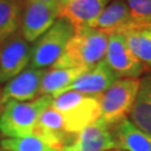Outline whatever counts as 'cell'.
Returning <instances> with one entry per match:
<instances>
[{"label":"cell","mask_w":151,"mask_h":151,"mask_svg":"<svg viewBox=\"0 0 151 151\" xmlns=\"http://www.w3.org/2000/svg\"><path fill=\"white\" fill-rule=\"evenodd\" d=\"M109 34L90 27L76 28L64 53L52 67L88 70L104 58Z\"/></svg>","instance_id":"6da1fadb"},{"label":"cell","mask_w":151,"mask_h":151,"mask_svg":"<svg viewBox=\"0 0 151 151\" xmlns=\"http://www.w3.org/2000/svg\"><path fill=\"white\" fill-rule=\"evenodd\" d=\"M53 97L42 95L34 101L10 100L2 104L0 112V134L5 138H22L35 132L38 119L52 105Z\"/></svg>","instance_id":"7a4b0ae2"},{"label":"cell","mask_w":151,"mask_h":151,"mask_svg":"<svg viewBox=\"0 0 151 151\" xmlns=\"http://www.w3.org/2000/svg\"><path fill=\"white\" fill-rule=\"evenodd\" d=\"M50 106L62 114L67 133L76 134L100 119L101 95L91 96L67 91L54 97Z\"/></svg>","instance_id":"3957f363"},{"label":"cell","mask_w":151,"mask_h":151,"mask_svg":"<svg viewBox=\"0 0 151 151\" xmlns=\"http://www.w3.org/2000/svg\"><path fill=\"white\" fill-rule=\"evenodd\" d=\"M75 32V28L66 19L58 17L54 25L35 42L29 67L45 70L58 60L65 47Z\"/></svg>","instance_id":"277c9868"},{"label":"cell","mask_w":151,"mask_h":151,"mask_svg":"<svg viewBox=\"0 0 151 151\" xmlns=\"http://www.w3.org/2000/svg\"><path fill=\"white\" fill-rule=\"evenodd\" d=\"M140 80L121 78L116 80L101 95V115L100 121L114 125L130 114L134 104L139 90Z\"/></svg>","instance_id":"5b68a950"},{"label":"cell","mask_w":151,"mask_h":151,"mask_svg":"<svg viewBox=\"0 0 151 151\" xmlns=\"http://www.w3.org/2000/svg\"><path fill=\"white\" fill-rule=\"evenodd\" d=\"M104 62L116 77L122 78H138L145 68L142 63L132 54L124 36L120 32L109 34Z\"/></svg>","instance_id":"8992f818"},{"label":"cell","mask_w":151,"mask_h":151,"mask_svg":"<svg viewBox=\"0 0 151 151\" xmlns=\"http://www.w3.org/2000/svg\"><path fill=\"white\" fill-rule=\"evenodd\" d=\"M32 46L20 34L8 38L0 49V83L9 82L27 68L32 60Z\"/></svg>","instance_id":"52a82bcc"},{"label":"cell","mask_w":151,"mask_h":151,"mask_svg":"<svg viewBox=\"0 0 151 151\" xmlns=\"http://www.w3.org/2000/svg\"><path fill=\"white\" fill-rule=\"evenodd\" d=\"M60 17V8L35 0H28L22 19V35L28 43H35Z\"/></svg>","instance_id":"ba28073f"},{"label":"cell","mask_w":151,"mask_h":151,"mask_svg":"<svg viewBox=\"0 0 151 151\" xmlns=\"http://www.w3.org/2000/svg\"><path fill=\"white\" fill-rule=\"evenodd\" d=\"M45 73L46 70L28 67L16 77L7 82L6 86L1 91L2 104L10 100L18 102H29L36 100L40 94L42 80Z\"/></svg>","instance_id":"9c48e42d"},{"label":"cell","mask_w":151,"mask_h":151,"mask_svg":"<svg viewBox=\"0 0 151 151\" xmlns=\"http://www.w3.org/2000/svg\"><path fill=\"white\" fill-rule=\"evenodd\" d=\"M116 78L118 77L113 70L103 60L81 74L70 85L65 88L64 92L76 91L85 95L99 96L102 95L116 81Z\"/></svg>","instance_id":"30bf717a"},{"label":"cell","mask_w":151,"mask_h":151,"mask_svg":"<svg viewBox=\"0 0 151 151\" xmlns=\"http://www.w3.org/2000/svg\"><path fill=\"white\" fill-rule=\"evenodd\" d=\"M116 149L113 134L108 124L97 120L87 125L62 151H108Z\"/></svg>","instance_id":"8fae6325"},{"label":"cell","mask_w":151,"mask_h":151,"mask_svg":"<svg viewBox=\"0 0 151 151\" xmlns=\"http://www.w3.org/2000/svg\"><path fill=\"white\" fill-rule=\"evenodd\" d=\"M35 134L42 137L55 150L62 151L70 142V134L65 130L62 114L49 106L39 116Z\"/></svg>","instance_id":"7c38bea8"},{"label":"cell","mask_w":151,"mask_h":151,"mask_svg":"<svg viewBox=\"0 0 151 151\" xmlns=\"http://www.w3.org/2000/svg\"><path fill=\"white\" fill-rule=\"evenodd\" d=\"M111 0H72L60 7V17L73 27H88Z\"/></svg>","instance_id":"4fadbf2b"},{"label":"cell","mask_w":151,"mask_h":151,"mask_svg":"<svg viewBox=\"0 0 151 151\" xmlns=\"http://www.w3.org/2000/svg\"><path fill=\"white\" fill-rule=\"evenodd\" d=\"M114 32L122 34L132 54L143 66L151 67V22H130Z\"/></svg>","instance_id":"5bb4252c"},{"label":"cell","mask_w":151,"mask_h":151,"mask_svg":"<svg viewBox=\"0 0 151 151\" xmlns=\"http://www.w3.org/2000/svg\"><path fill=\"white\" fill-rule=\"evenodd\" d=\"M112 134L118 150L151 151V134L138 129L127 118L114 124Z\"/></svg>","instance_id":"9a60e30c"},{"label":"cell","mask_w":151,"mask_h":151,"mask_svg":"<svg viewBox=\"0 0 151 151\" xmlns=\"http://www.w3.org/2000/svg\"><path fill=\"white\" fill-rule=\"evenodd\" d=\"M130 22L131 14L127 2L124 0H112L88 27L111 34L121 29Z\"/></svg>","instance_id":"2e32d148"},{"label":"cell","mask_w":151,"mask_h":151,"mask_svg":"<svg viewBox=\"0 0 151 151\" xmlns=\"http://www.w3.org/2000/svg\"><path fill=\"white\" fill-rule=\"evenodd\" d=\"M130 118L138 129L151 134V74H147L140 80Z\"/></svg>","instance_id":"e0dca14e"},{"label":"cell","mask_w":151,"mask_h":151,"mask_svg":"<svg viewBox=\"0 0 151 151\" xmlns=\"http://www.w3.org/2000/svg\"><path fill=\"white\" fill-rule=\"evenodd\" d=\"M86 70L84 68H56L52 67L46 70L40 86V94L48 95L53 99L58 96L70 85L78 76Z\"/></svg>","instance_id":"ac0fdd59"},{"label":"cell","mask_w":151,"mask_h":151,"mask_svg":"<svg viewBox=\"0 0 151 151\" xmlns=\"http://www.w3.org/2000/svg\"><path fill=\"white\" fill-rule=\"evenodd\" d=\"M22 19V0H0V44L16 34Z\"/></svg>","instance_id":"d6986e66"},{"label":"cell","mask_w":151,"mask_h":151,"mask_svg":"<svg viewBox=\"0 0 151 151\" xmlns=\"http://www.w3.org/2000/svg\"><path fill=\"white\" fill-rule=\"evenodd\" d=\"M2 151H57L37 134L22 138H4L0 141Z\"/></svg>","instance_id":"ffe728a7"},{"label":"cell","mask_w":151,"mask_h":151,"mask_svg":"<svg viewBox=\"0 0 151 151\" xmlns=\"http://www.w3.org/2000/svg\"><path fill=\"white\" fill-rule=\"evenodd\" d=\"M130 9L131 22H151V0H124Z\"/></svg>","instance_id":"44dd1931"},{"label":"cell","mask_w":151,"mask_h":151,"mask_svg":"<svg viewBox=\"0 0 151 151\" xmlns=\"http://www.w3.org/2000/svg\"><path fill=\"white\" fill-rule=\"evenodd\" d=\"M35 1H38V2H43V4H46V5L52 6V7H58V8H60L58 0H35Z\"/></svg>","instance_id":"7402d4cb"},{"label":"cell","mask_w":151,"mask_h":151,"mask_svg":"<svg viewBox=\"0 0 151 151\" xmlns=\"http://www.w3.org/2000/svg\"><path fill=\"white\" fill-rule=\"evenodd\" d=\"M70 1H72V0H58V4H60V6L65 5V4H67V2H70Z\"/></svg>","instance_id":"603a6c76"},{"label":"cell","mask_w":151,"mask_h":151,"mask_svg":"<svg viewBox=\"0 0 151 151\" xmlns=\"http://www.w3.org/2000/svg\"><path fill=\"white\" fill-rule=\"evenodd\" d=\"M1 108H2V101H1V90H0V112H1Z\"/></svg>","instance_id":"cb8c5ba5"},{"label":"cell","mask_w":151,"mask_h":151,"mask_svg":"<svg viewBox=\"0 0 151 151\" xmlns=\"http://www.w3.org/2000/svg\"><path fill=\"white\" fill-rule=\"evenodd\" d=\"M114 151H122V150H114Z\"/></svg>","instance_id":"d4e9b609"}]
</instances>
